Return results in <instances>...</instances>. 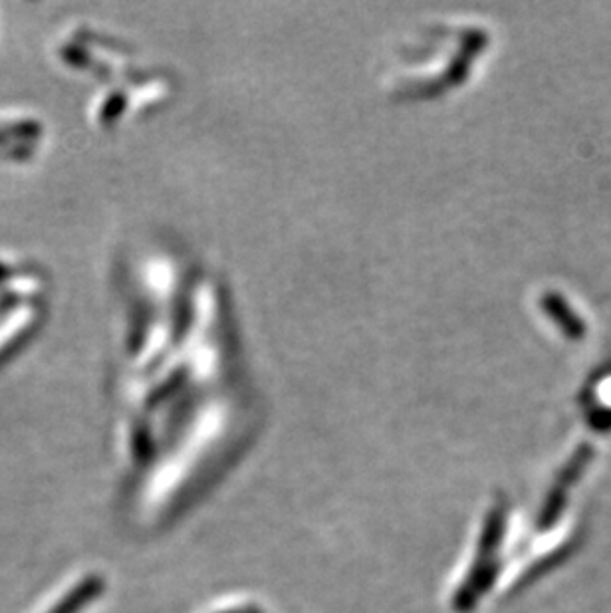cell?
Segmentation results:
<instances>
[{
	"label": "cell",
	"mask_w": 611,
	"mask_h": 613,
	"mask_svg": "<svg viewBox=\"0 0 611 613\" xmlns=\"http://www.w3.org/2000/svg\"><path fill=\"white\" fill-rule=\"evenodd\" d=\"M95 593V583H82L50 613H76Z\"/></svg>",
	"instance_id": "1"
}]
</instances>
